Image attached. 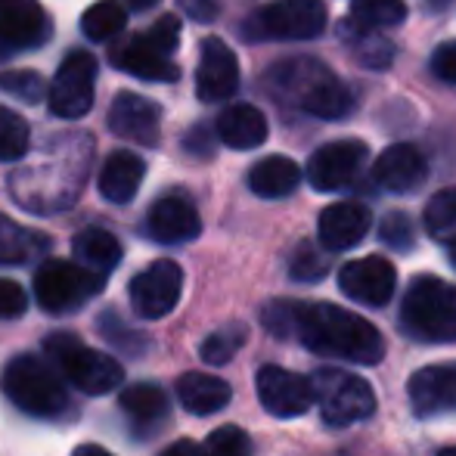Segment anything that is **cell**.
<instances>
[{
    "instance_id": "1",
    "label": "cell",
    "mask_w": 456,
    "mask_h": 456,
    "mask_svg": "<svg viewBox=\"0 0 456 456\" xmlns=\"http://www.w3.org/2000/svg\"><path fill=\"white\" fill-rule=\"evenodd\" d=\"M292 336L314 354L372 366L385 357V338L370 320L326 301H295Z\"/></svg>"
},
{
    "instance_id": "2",
    "label": "cell",
    "mask_w": 456,
    "mask_h": 456,
    "mask_svg": "<svg viewBox=\"0 0 456 456\" xmlns=\"http://www.w3.org/2000/svg\"><path fill=\"white\" fill-rule=\"evenodd\" d=\"M401 326L416 342H456V286L441 276H416L403 292Z\"/></svg>"
},
{
    "instance_id": "3",
    "label": "cell",
    "mask_w": 456,
    "mask_h": 456,
    "mask_svg": "<svg viewBox=\"0 0 456 456\" xmlns=\"http://www.w3.org/2000/svg\"><path fill=\"white\" fill-rule=\"evenodd\" d=\"M282 94H295L298 106L317 118L338 121L354 109V96L348 87L317 60H292L273 69Z\"/></svg>"
},
{
    "instance_id": "4",
    "label": "cell",
    "mask_w": 456,
    "mask_h": 456,
    "mask_svg": "<svg viewBox=\"0 0 456 456\" xmlns=\"http://www.w3.org/2000/svg\"><path fill=\"white\" fill-rule=\"evenodd\" d=\"M0 388L22 413L37 416V419H53L69 407V395L56 372L31 354H19L4 366Z\"/></svg>"
},
{
    "instance_id": "5",
    "label": "cell",
    "mask_w": 456,
    "mask_h": 456,
    "mask_svg": "<svg viewBox=\"0 0 456 456\" xmlns=\"http://www.w3.org/2000/svg\"><path fill=\"white\" fill-rule=\"evenodd\" d=\"M44 351L50 354V361L60 366V372L85 395H109L121 385L125 370L115 357L94 351L81 342L72 332H53L44 342Z\"/></svg>"
},
{
    "instance_id": "6",
    "label": "cell",
    "mask_w": 456,
    "mask_h": 456,
    "mask_svg": "<svg viewBox=\"0 0 456 456\" xmlns=\"http://www.w3.org/2000/svg\"><path fill=\"white\" fill-rule=\"evenodd\" d=\"M314 397H317L320 416L330 428H345L363 422L376 410V395L370 382L345 370H317L311 376Z\"/></svg>"
},
{
    "instance_id": "7",
    "label": "cell",
    "mask_w": 456,
    "mask_h": 456,
    "mask_svg": "<svg viewBox=\"0 0 456 456\" xmlns=\"http://www.w3.org/2000/svg\"><path fill=\"white\" fill-rule=\"evenodd\" d=\"M102 286H106V276L87 271L81 265H72V261H47L35 273L37 305L47 314H53V317L85 307V301L94 298L96 292H102Z\"/></svg>"
},
{
    "instance_id": "8",
    "label": "cell",
    "mask_w": 456,
    "mask_h": 456,
    "mask_svg": "<svg viewBox=\"0 0 456 456\" xmlns=\"http://www.w3.org/2000/svg\"><path fill=\"white\" fill-rule=\"evenodd\" d=\"M326 28L323 0H276L248 19V37H276V41H311Z\"/></svg>"
},
{
    "instance_id": "9",
    "label": "cell",
    "mask_w": 456,
    "mask_h": 456,
    "mask_svg": "<svg viewBox=\"0 0 456 456\" xmlns=\"http://www.w3.org/2000/svg\"><path fill=\"white\" fill-rule=\"evenodd\" d=\"M96 72H100V66H96L94 53H87V50L69 53L50 81V112L56 118H81L91 112L96 96Z\"/></svg>"
},
{
    "instance_id": "10",
    "label": "cell",
    "mask_w": 456,
    "mask_h": 456,
    "mask_svg": "<svg viewBox=\"0 0 456 456\" xmlns=\"http://www.w3.org/2000/svg\"><path fill=\"white\" fill-rule=\"evenodd\" d=\"M183 292V271L177 261H152L143 273L131 280V305L137 317L162 320L177 307Z\"/></svg>"
},
{
    "instance_id": "11",
    "label": "cell",
    "mask_w": 456,
    "mask_h": 456,
    "mask_svg": "<svg viewBox=\"0 0 456 456\" xmlns=\"http://www.w3.org/2000/svg\"><path fill=\"white\" fill-rule=\"evenodd\" d=\"M258 397L261 407L267 410L276 419H295V416H305L307 410L317 403L314 397V382L305 379L301 372L282 370V366H261L258 370Z\"/></svg>"
},
{
    "instance_id": "12",
    "label": "cell",
    "mask_w": 456,
    "mask_h": 456,
    "mask_svg": "<svg viewBox=\"0 0 456 456\" xmlns=\"http://www.w3.org/2000/svg\"><path fill=\"white\" fill-rule=\"evenodd\" d=\"M366 156V143L361 140H336V143L320 146L317 152L307 162V183L314 186L317 192H336L345 190L357 175H361Z\"/></svg>"
},
{
    "instance_id": "13",
    "label": "cell",
    "mask_w": 456,
    "mask_h": 456,
    "mask_svg": "<svg viewBox=\"0 0 456 456\" xmlns=\"http://www.w3.org/2000/svg\"><path fill=\"white\" fill-rule=\"evenodd\" d=\"M338 289L357 305L382 307L388 305L397 289V271L382 255H366V258L348 261L338 271Z\"/></svg>"
},
{
    "instance_id": "14",
    "label": "cell",
    "mask_w": 456,
    "mask_h": 456,
    "mask_svg": "<svg viewBox=\"0 0 456 456\" xmlns=\"http://www.w3.org/2000/svg\"><path fill=\"white\" fill-rule=\"evenodd\" d=\"M240 87V60L224 44L221 37H205L202 53H199V72H196V94L202 102H221L230 100Z\"/></svg>"
},
{
    "instance_id": "15",
    "label": "cell",
    "mask_w": 456,
    "mask_h": 456,
    "mask_svg": "<svg viewBox=\"0 0 456 456\" xmlns=\"http://www.w3.org/2000/svg\"><path fill=\"white\" fill-rule=\"evenodd\" d=\"M50 35L53 25L37 0H0V44L6 50H35Z\"/></svg>"
},
{
    "instance_id": "16",
    "label": "cell",
    "mask_w": 456,
    "mask_h": 456,
    "mask_svg": "<svg viewBox=\"0 0 456 456\" xmlns=\"http://www.w3.org/2000/svg\"><path fill=\"white\" fill-rule=\"evenodd\" d=\"M202 233V217H199L196 205L181 192H168V196L156 199L146 215V236L162 246H181Z\"/></svg>"
},
{
    "instance_id": "17",
    "label": "cell",
    "mask_w": 456,
    "mask_h": 456,
    "mask_svg": "<svg viewBox=\"0 0 456 456\" xmlns=\"http://www.w3.org/2000/svg\"><path fill=\"white\" fill-rule=\"evenodd\" d=\"M109 131L131 143L156 146L162 137V109L140 94H118L109 106Z\"/></svg>"
},
{
    "instance_id": "18",
    "label": "cell",
    "mask_w": 456,
    "mask_h": 456,
    "mask_svg": "<svg viewBox=\"0 0 456 456\" xmlns=\"http://www.w3.org/2000/svg\"><path fill=\"white\" fill-rule=\"evenodd\" d=\"M410 403L416 416L456 413V363L422 366L410 379Z\"/></svg>"
},
{
    "instance_id": "19",
    "label": "cell",
    "mask_w": 456,
    "mask_h": 456,
    "mask_svg": "<svg viewBox=\"0 0 456 456\" xmlns=\"http://www.w3.org/2000/svg\"><path fill=\"white\" fill-rule=\"evenodd\" d=\"M109 60L121 69V72L134 75L140 81H156V85H175L181 78V69L162 56L150 41L146 35H131L125 44L109 50Z\"/></svg>"
},
{
    "instance_id": "20",
    "label": "cell",
    "mask_w": 456,
    "mask_h": 456,
    "mask_svg": "<svg viewBox=\"0 0 456 456\" xmlns=\"http://www.w3.org/2000/svg\"><path fill=\"white\" fill-rule=\"evenodd\" d=\"M372 215L370 208L361 202H336L330 208H323L317 224L320 246L326 252H345V248H354L357 242L370 233Z\"/></svg>"
},
{
    "instance_id": "21",
    "label": "cell",
    "mask_w": 456,
    "mask_h": 456,
    "mask_svg": "<svg viewBox=\"0 0 456 456\" xmlns=\"http://www.w3.org/2000/svg\"><path fill=\"white\" fill-rule=\"evenodd\" d=\"M372 177L388 192H410L426 181V159H422V152L416 146L395 143L376 159Z\"/></svg>"
},
{
    "instance_id": "22",
    "label": "cell",
    "mask_w": 456,
    "mask_h": 456,
    "mask_svg": "<svg viewBox=\"0 0 456 456\" xmlns=\"http://www.w3.org/2000/svg\"><path fill=\"white\" fill-rule=\"evenodd\" d=\"M143 177H146V165H143V159H140L137 152L115 150L112 156L106 159V165H102L96 186H100V196L106 199V202L127 205L134 196H137Z\"/></svg>"
},
{
    "instance_id": "23",
    "label": "cell",
    "mask_w": 456,
    "mask_h": 456,
    "mask_svg": "<svg viewBox=\"0 0 456 456\" xmlns=\"http://www.w3.org/2000/svg\"><path fill=\"white\" fill-rule=\"evenodd\" d=\"M217 137L230 150H258L267 140V118L261 109L248 106V102H236V106L224 109L217 115Z\"/></svg>"
},
{
    "instance_id": "24",
    "label": "cell",
    "mask_w": 456,
    "mask_h": 456,
    "mask_svg": "<svg viewBox=\"0 0 456 456\" xmlns=\"http://www.w3.org/2000/svg\"><path fill=\"white\" fill-rule=\"evenodd\" d=\"M118 403H121V413L131 419V426L137 428V432L152 435L168 419V395H165L159 385H150V382L131 385V388L121 391Z\"/></svg>"
},
{
    "instance_id": "25",
    "label": "cell",
    "mask_w": 456,
    "mask_h": 456,
    "mask_svg": "<svg viewBox=\"0 0 456 456\" xmlns=\"http://www.w3.org/2000/svg\"><path fill=\"white\" fill-rule=\"evenodd\" d=\"M177 397H181L183 410L192 416H211L224 410L233 397L230 385L208 372H186L177 379Z\"/></svg>"
},
{
    "instance_id": "26",
    "label": "cell",
    "mask_w": 456,
    "mask_h": 456,
    "mask_svg": "<svg viewBox=\"0 0 456 456\" xmlns=\"http://www.w3.org/2000/svg\"><path fill=\"white\" fill-rule=\"evenodd\" d=\"M301 183V168L286 156H267L248 171V190L261 199H282Z\"/></svg>"
},
{
    "instance_id": "27",
    "label": "cell",
    "mask_w": 456,
    "mask_h": 456,
    "mask_svg": "<svg viewBox=\"0 0 456 456\" xmlns=\"http://www.w3.org/2000/svg\"><path fill=\"white\" fill-rule=\"evenodd\" d=\"M72 248H75V258L81 261V267H87V271L100 276H109L121 265V242L102 227L81 230L72 240Z\"/></svg>"
},
{
    "instance_id": "28",
    "label": "cell",
    "mask_w": 456,
    "mask_h": 456,
    "mask_svg": "<svg viewBox=\"0 0 456 456\" xmlns=\"http://www.w3.org/2000/svg\"><path fill=\"white\" fill-rule=\"evenodd\" d=\"M50 246L47 236L35 233V230L22 227V224L10 221L6 215H0V265H25L35 255H41Z\"/></svg>"
},
{
    "instance_id": "29",
    "label": "cell",
    "mask_w": 456,
    "mask_h": 456,
    "mask_svg": "<svg viewBox=\"0 0 456 456\" xmlns=\"http://www.w3.org/2000/svg\"><path fill=\"white\" fill-rule=\"evenodd\" d=\"M407 19L403 0H351L348 25L357 31H379L401 25Z\"/></svg>"
},
{
    "instance_id": "30",
    "label": "cell",
    "mask_w": 456,
    "mask_h": 456,
    "mask_svg": "<svg viewBox=\"0 0 456 456\" xmlns=\"http://www.w3.org/2000/svg\"><path fill=\"white\" fill-rule=\"evenodd\" d=\"M127 25V10L118 0H96L91 10L81 16V35L94 44L112 41L118 31H125Z\"/></svg>"
},
{
    "instance_id": "31",
    "label": "cell",
    "mask_w": 456,
    "mask_h": 456,
    "mask_svg": "<svg viewBox=\"0 0 456 456\" xmlns=\"http://www.w3.org/2000/svg\"><path fill=\"white\" fill-rule=\"evenodd\" d=\"M246 338H248L246 326L230 323V326H224V330H215L208 338H205L202 348H199V357L211 366H224V363L233 361V354L246 345Z\"/></svg>"
},
{
    "instance_id": "32",
    "label": "cell",
    "mask_w": 456,
    "mask_h": 456,
    "mask_svg": "<svg viewBox=\"0 0 456 456\" xmlns=\"http://www.w3.org/2000/svg\"><path fill=\"white\" fill-rule=\"evenodd\" d=\"M28 121L12 109L0 106V162H19L28 152Z\"/></svg>"
},
{
    "instance_id": "33",
    "label": "cell",
    "mask_w": 456,
    "mask_h": 456,
    "mask_svg": "<svg viewBox=\"0 0 456 456\" xmlns=\"http://www.w3.org/2000/svg\"><path fill=\"white\" fill-rule=\"evenodd\" d=\"M426 227H428V233L438 236V240L456 236V186L435 192V196L428 199V205H426Z\"/></svg>"
},
{
    "instance_id": "34",
    "label": "cell",
    "mask_w": 456,
    "mask_h": 456,
    "mask_svg": "<svg viewBox=\"0 0 456 456\" xmlns=\"http://www.w3.org/2000/svg\"><path fill=\"white\" fill-rule=\"evenodd\" d=\"M0 91L19 96L22 102H41L44 96L50 94V87L44 85V78L37 72H28V69H10V72H0Z\"/></svg>"
},
{
    "instance_id": "35",
    "label": "cell",
    "mask_w": 456,
    "mask_h": 456,
    "mask_svg": "<svg viewBox=\"0 0 456 456\" xmlns=\"http://www.w3.org/2000/svg\"><path fill=\"white\" fill-rule=\"evenodd\" d=\"M326 273H330V258L317 246H311V242H301L295 248L292 261H289V276L298 282H317Z\"/></svg>"
},
{
    "instance_id": "36",
    "label": "cell",
    "mask_w": 456,
    "mask_h": 456,
    "mask_svg": "<svg viewBox=\"0 0 456 456\" xmlns=\"http://www.w3.org/2000/svg\"><path fill=\"white\" fill-rule=\"evenodd\" d=\"M205 456H252V441H248V435L242 428L224 426L208 435Z\"/></svg>"
},
{
    "instance_id": "37",
    "label": "cell",
    "mask_w": 456,
    "mask_h": 456,
    "mask_svg": "<svg viewBox=\"0 0 456 456\" xmlns=\"http://www.w3.org/2000/svg\"><path fill=\"white\" fill-rule=\"evenodd\" d=\"M379 236H382L385 246L397 248V252L413 248V242H416L413 224H410V217L403 215V211H391V215H385L382 224H379Z\"/></svg>"
},
{
    "instance_id": "38",
    "label": "cell",
    "mask_w": 456,
    "mask_h": 456,
    "mask_svg": "<svg viewBox=\"0 0 456 456\" xmlns=\"http://www.w3.org/2000/svg\"><path fill=\"white\" fill-rule=\"evenodd\" d=\"M146 41H150L162 56H168L171 60V53L181 47V19L177 16L156 19V22L150 25V31H146Z\"/></svg>"
},
{
    "instance_id": "39",
    "label": "cell",
    "mask_w": 456,
    "mask_h": 456,
    "mask_svg": "<svg viewBox=\"0 0 456 456\" xmlns=\"http://www.w3.org/2000/svg\"><path fill=\"white\" fill-rule=\"evenodd\" d=\"M265 326L280 338L292 336V326H295V301H271L265 307Z\"/></svg>"
},
{
    "instance_id": "40",
    "label": "cell",
    "mask_w": 456,
    "mask_h": 456,
    "mask_svg": "<svg viewBox=\"0 0 456 456\" xmlns=\"http://www.w3.org/2000/svg\"><path fill=\"white\" fill-rule=\"evenodd\" d=\"M100 332H102V336H106L112 345H121L125 351H140V348H146L143 338H131V326H127L121 317H115V314H102V317H100Z\"/></svg>"
},
{
    "instance_id": "41",
    "label": "cell",
    "mask_w": 456,
    "mask_h": 456,
    "mask_svg": "<svg viewBox=\"0 0 456 456\" xmlns=\"http://www.w3.org/2000/svg\"><path fill=\"white\" fill-rule=\"evenodd\" d=\"M28 298H25L22 286L12 280H0V320H16L25 314Z\"/></svg>"
},
{
    "instance_id": "42",
    "label": "cell",
    "mask_w": 456,
    "mask_h": 456,
    "mask_svg": "<svg viewBox=\"0 0 456 456\" xmlns=\"http://www.w3.org/2000/svg\"><path fill=\"white\" fill-rule=\"evenodd\" d=\"M177 10H181L186 19H192V22L208 25L221 16V0H177Z\"/></svg>"
},
{
    "instance_id": "43",
    "label": "cell",
    "mask_w": 456,
    "mask_h": 456,
    "mask_svg": "<svg viewBox=\"0 0 456 456\" xmlns=\"http://www.w3.org/2000/svg\"><path fill=\"white\" fill-rule=\"evenodd\" d=\"M432 72L447 85H456V44H441L432 53Z\"/></svg>"
},
{
    "instance_id": "44",
    "label": "cell",
    "mask_w": 456,
    "mask_h": 456,
    "mask_svg": "<svg viewBox=\"0 0 456 456\" xmlns=\"http://www.w3.org/2000/svg\"><path fill=\"white\" fill-rule=\"evenodd\" d=\"M159 456H205V447L196 444V441H190V438H181V441H175V444L165 447Z\"/></svg>"
},
{
    "instance_id": "45",
    "label": "cell",
    "mask_w": 456,
    "mask_h": 456,
    "mask_svg": "<svg viewBox=\"0 0 456 456\" xmlns=\"http://www.w3.org/2000/svg\"><path fill=\"white\" fill-rule=\"evenodd\" d=\"M72 456H112V453H109L106 447H100V444H81V447H75Z\"/></svg>"
},
{
    "instance_id": "46",
    "label": "cell",
    "mask_w": 456,
    "mask_h": 456,
    "mask_svg": "<svg viewBox=\"0 0 456 456\" xmlns=\"http://www.w3.org/2000/svg\"><path fill=\"white\" fill-rule=\"evenodd\" d=\"M159 0H127V6L131 10H150V6H156Z\"/></svg>"
},
{
    "instance_id": "47",
    "label": "cell",
    "mask_w": 456,
    "mask_h": 456,
    "mask_svg": "<svg viewBox=\"0 0 456 456\" xmlns=\"http://www.w3.org/2000/svg\"><path fill=\"white\" fill-rule=\"evenodd\" d=\"M451 265L456 267V236H453V240H451Z\"/></svg>"
},
{
    "instance_id": "48",
    "label": "cell",
    "mask_w": 456,
    "mask_h": 456,
    "mask_svg": "<svg viewBox=\"0 0 456 456\" xmlns=\"http://www.w3.org/2000/svg\"><path fill=\"white\" fill-rule=\"evenodd\" d=\"M441 456H456V444L453 447H444V451H441Z\"/></svg>"
}]
</instances>
